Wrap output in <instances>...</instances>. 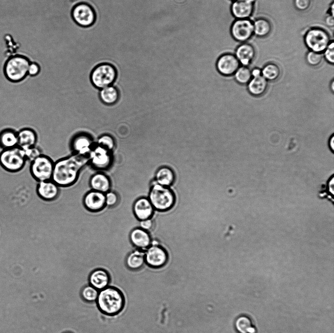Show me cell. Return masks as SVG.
<instances>
[{"label":"cell","instance_id":"7bdbcfd3","mask_svg":"<svg viewBox=\"0 0 334 333\" xmlns=\"http://www.w3.org/2000/svg\"><path fill=\"white\" fill-rule=\"evenodd\" d=\"M329 146L332 152L334 151V135H332L329 141Z\"/></svg>","mask_w":334,"mask_h":333},{"label":"cell","instance_id":"d590c367","mask_svg":"<svg viewBox=\"0 0 334 333\" xmlns=\"http://www.w3.org/2000/svg\"><path fill=\"white\" fill-rule=\"evenodd\" d=\"M23 151L26 161L29 163L42 154L40 148L35 146L23 150Z\"/></svg>","mask_w":334,"mask_h":333},{"label":"cell","instance_id":"ac0fdd59","mask_svg":"<svg viewBox=\"0 0 334 333\" xmlns=\"http://www.w3.org/2000/svg\"><path fill=\"white\" fill-rule=\"evenodd\" d=\"M154 209L150 200L145 197L138 199L133 205L134 214L140 221L150 219L153 215Z\"/></svg>","mask_w":334,"mask_h":333},{"label":"cell","instance_id":"4316f807","mask_svg":"<svg viewBox=\"0 0 334 333\" xmlns=\"http://www.w3.org/2000/svg\"><path fill=\"white\" fill-rule=\"evenodd\" d=\"M234 326L238 333H256L257 329L248 316L242 314L237 317Z\"/></svg>","mask_w":334,"mask_h":333},{"label":"cell","instance_id":"484cf974","mask_svg":"<svg viewBox=\"0 0 334 333\" xmlns=\"http://www.w3.org/2000/svg\"><path fill=\"white\" fill-rule=\"evenodd\" d=\"M99 98L101 102L107 105L115 104L119 99V92L113 85L100 89Z\"/></svg>","mask_w":334,"mask_h":333},{"label":"cell","instance_id":"d4e9b609","mask_svg":"<svg viewBox=\"0 0 334 333\" xmlns=\"http://www.w3.org/2000/svg\"><path fill=\"white\" fill-rule=\"evenodd\" d=\"M268 87V81L262 74L252 77L248 83L247 89L249 92L254 96L263 95Z\"/></svg>","mask_w":334,"mask_h":333},{"label":"cell","instance_id":"7402d4cb","mask_svg":"<svg viewBox=\"0 0 334 333\" xmlns=\"http://www.w3.org/2000/svg\"><path fill=\"white\" fill-rule=\"evenodd\" d=\"M130 239L134 246L142 250L147 249L151 244L150 234L141 228H135L131 231Z\"/></svg>","mask_w":334,"mask_h":333},{"label":"cell","instance_id":"bcb514c9","mask_svg":"<svg viewBox=\"0 0 334 333\" xmlns=\"http://www.w3.org/2000/svg\"><path fill=\"white\" fill-rule=\"evenodd\" d=\"M330 86H331L330 88H331V90L332 91V92H334V81L333 80H332V81L331 82V83H330Z\"/></svg>","mask_w":334,"mask_h":333},{"label":"cell","instance_id":"cb8c5ba5","mask_svg":"<svg viewBox=\"0 0 334 333\" xmlns=\"http://www.w3.org/2000/svg\"><path fill=\"white\" fill-rule=\"evenodd\" d=\"M18 131L7 128L0 131V147L2 149L18 146Z\"/></svg>","mask_w":334,"mask_h":333},{"label":"cell","instance_id":"f1b7e54d","mask_svg":"<svg viewBox=\"0 0 334 333\" xmlns=\"http://www.w3.org/2000/svg\"><path fill=\"white\" fill-rule=\"evenodd\" d=\"M145 261V252L140 250H135L128 255L126 264L130 270L136 271L142 268Z\"/></svg>","mask_w":334,"mask_h":333},{"label":"cell","instance_id":"6da1fadb","mask_svg":"<svg viewBox=\"0 0 334 333\" xmlns=\"http://www.w3.org/2000/svg\"><path fill=\"white\" fill-rule=\"evenodd\" d=\"M89 163V154L73 153L54 163L51 180L59 187H68L74 184L80 171Z\"/></svg>","mask_w":334,"mask_h":333},{"label":"cell","instance_id":"74e56055","mask_svg":"<svg viewBox=\"0 0 334 333\" xmlns=\"http://www.w3.org/2000/svg\"><path fill=\"white\" fill-rule=\"evenodd\" d=\"M106 205L108 207L115 206L118 202V196L113 192L109 191L105 193Z\"/></svg>","mask_w":334,"mask_h":333},{"label":"cell","instance_id":"8d00e7d4","mask_svg":"<svg viewBox=\"0 0 334 333\" xmlns=\"http://www.w3.org/2000/svg\"><path fill=\"white\" fill-rule=\"evenodd\" d=\"M323 53L327 62L333 64L334 63V42L333 41L330 42Z\"/></svg>","mask_w":334,"mask_h":333},{"label":"cell","instance_id":"9c48e42d","mask_svg":"<svg viewBox=\"0 0 334 333\" xmlns=\"http://www.w3.org/2000/svg\"><path fill=\"white\" fill-rule=\"evenodd\" d=\"M113 157L112 152L97 145L96 143L89 153V163L95 170L104 171L111 166Z\"/></svg>","mask_w":334,"mask_h":333},{"label":"cell","instance_id":"ffe728a7","mask_svg":"<svg viewBox=\"0 0 334 333\" xmlns=\"http://www.w3.org/2000/svg\"><path fill=\"white\" fill-rule=\"evenodd\" d=\"M18 145L23 150L35 146L37 135L32 128L25 127L18 131Z\"/></svg>","mask_w":334,"mask_h":333},{"label":"cell","instance_id":"8fae6325","mask_svg":"<svg viewBox=\"0 0 334 333\" xmlns=\"http://www.w3.org/2000/svg\"><path fill=\"white\" fill-rule=\"evenodd\" d=\"M72 16L74 21L83 27L91 25L95 19L93 9L89 5L85 3L75 5L72 11Z\"/></svg>","mask_w":334,"mask_h":333},{"label":"cell","instance_id":"7a4b0ae2","mask_svg":"<svg viewBox=\"0 0 334 333\" xmlns=\"http://www.w3.org/2000/svg\"><path fill=\"white\" fill-rule=\"evenodd\" d=\"M99 311L108 316H114L119 313L124 309L125 304L124 296L117 288L108 286L99 291L96 301Z\"/></svg>","mask_w":334,"mask_h":333},{"label":"cell","instance_id":"9a60e30c","mask_svg":"<svg viewBox=\"0 0 334 333\" xmlns=\"http://www.w3.org/2000/svg\"><path fill=\"white\" fill-rule=\"evenodd\" d=\"M86 208L91 212H98L105 207V193L91 190L87 193L83 199Z\"/></svg>","mask_w":334,"mask_h":333},{"label":"cell","instance_id":"60d3db41","mask_svg":"<svg viewBox=\"0 0 334 333\" xmlns=\"http://www.w3.org/2000/svg\"><path fill=\"white\" fill-rule=\"evenodd\" d=\"M153 222L151 219L141 220L140 222V226L141 229L146 230H150L153 227Z\"/></svg>","mask_w":334,"mask_h":333},{"label":"cell","instance_id":"8992f818","mask_svg":"<svg viewBox=\"0 0 334 333\" xmlns=\"http://www.w3.org/2000/svg\"><path fill=\"white\" fill-rule=\"evenodd\" d=\"M27 162L23 150L19 146L2 149L0 152V165L8 171H20Z\"/></svg>","mask_w":334,"mask_h":333},{"label":"cell","instance_id":"277c9868","mask_svg":"<svg viewBox=\"0 0 334 333\" xmlns=\"http://www.w3.org/2000/svg\"><path fill=\"white\" fill-rule=\"evenodd\" d=\"M30 62L25 57L17 56L10 58L6 62L3 69L5 79L16 83L23 81L28 75Z\"/></svg>","mask_w":334,"mask_h":333},{"label":"cell","instance_id":"2e32d148","mask_svg":"<svg viewBox=\"0 0 334 333\" xmlns=\"http://www.w3.org/2000/svg\"><path fill=\"white\" fill-rule=\"evenodd\" d=\"M255 0H235L232 3L231 11L237 19H248L252 14Z\"/></svg>","mask_w":334,"mask_h":333},{"label":"cell","instance_id":"836d02e7","mask_svg":"<svg viewBox=\"0 0 334 333\" xmlns=\"http://www.w3.org/2000/svg\"><path fill=\"white\" fill-rule=\"evenodd\" d=\"M96 143L111 152L113 151L116 146L114 138L108 134H104L100 136Z\"/></svg>","mask_w":334,"mask_h":333},{"label":"cell","instance_id":"44dd1931","mask_svg":"<svg viewBox=\"0 0 334 333\" xmlns=\"http://www.w3.org/2000/svg\"><path fill=\"white\" fill-rule=\"evenodd\" d=\"M255 54V49L251 44L244 43L237 48L235 56L240 63L248 66L254 59Z\"/></svg>","mask_w":334,"mask_h":333},{"label":"cell","instance_id":"3957f363","mask_svg":"<svg viewBox=\"0 0 334 333\" xmlns=\"http://www.w3.org/2000/svg\"><path fill=\"white\" fill-rule=\"evenodd\" d=\"M149 198L154 208L161 211L171 208L175 202V196L172 190L156 183L150 188Z\"/></svg>","mask_w":334,"mask_h":333},{"label":"cell","instance_id":"d6986e66","mask_svg":"<svg viewBox=\"0 0 334 333\" xmlns=\"http://www.w3.org/2000/svg\"><path fill=\"white\" fill-rule=\"evenodd\" d=\"M110 280L109 272L102 269L94 270L90 273L89 277V285L99 291L109 286Z\"/></svg>","mask_w":334,"mask_h":333},{"label":"cell","instance_id":"d6a6232c","mask_svg":"<svg viewBox=\"0 0 334 333\" xmlns=\"http://www.w3.org/2000/svg\"><path fill=\"white\" fill-rule=\"evenodd\" d=\"M98 293L99 291L90 285L84 287L81 292L83 299L89 303L96 302Z\"/></svg>","mask_w":334,"mask_h":333},{"label":"cell","instance_id":"b9f144b4","mask_svg":"<svg viewBox=\"0 0 334 333\" xmlns=\"http://www.w3.org/2000/svg\"><path fill=\"white\" fill-rule=\"evenodd\" d=\"M326 24L330 26L333 27L334 25V16L329 15L325 19Z\"/></svg>","mask_w":334,"mask_h":333},{"label":"cell","instance_id":"5b68a950","mask_svg":"<svg viewBox=\"0 0 334 333\" xmlns=\"http://www.w3.org/2000/svg\"><path fill=\"white\" fill-rule=\"evenodd\" d=\"M89 76L92 84L100 90L113 85L118 77V72L112 65L103 63L95 66Z\"/></svg>","mask_w":334,"mask_h":333},{"label":"cell","instance_id":"52a82bcc","mask_svg":"<svg viewBox=\"0 0 334 333\" xmlns=\"http://www.w3.org/2000/svg\"><path fill=\"white\" fill-rule=\"evenodd\" d=\"M54 163L47 156L41 154L29 164V171L32 177L37 182L51 180Z\"/></svg>","mask_w":334,"mask_h":333},{"label":"cell","instance_id":"f546056e","mask_svg":"<svg viewBox=\"0 0 334 333\" xmlns=\"http://www.w3.org/2000/svg\"><path fill=\"white\" fill-rule=\"evenodd\" d=\"M253 33L259 37H265L270 33L271 25L270 22L264 18L256 19L253 22Z\"/></svg>","mask_w":334,"mask_h":333},{"label":"cell","instance_id":"7c38bea8","mask_svg":"<svg viewBox=\"0 0 334 333\" xmlns=\"http://www.w3.org/2000/svg\"><path fill=\"white\" fill-rule=\"evenodd\" d=\"M168 254L165 250L158 245H152L145 252V260L147 264L153 268H160L167 262Z\"/></svg>","mask_w":334,"mask_h":333},{"label":"cell","instance_id":"4dcf8cb0","mask_svg":"<svg viewBox=\"0 0 334 333\" xmlns=\"http://www.w3.org/2000/svg\"><path fill=\"white\" fill-rule=\"evenodd\" d=\"M262 75L269 81L277 80L281 75L279 66L274 63H268L261 70Z\"/></svg>","mask_w":334,"mask_h":333},{"label":"cell","instance_id":"ee69618b","mask_svg":"<svg viewBox=\"0 0 334 333\" xmlns=\"http://www.w3.org/2000/svg\"><path fill=\"white\" fill-rule=\"evenodd\" d=\"M252 77L257 76L262 74L261 70L258 68H255L251 70Z\"/></svg>","mask_w":334,"mask_h":333},{"label":"cell","instance_id":"1f68e13d","mask_svg":"<svg viewBox=\"0 0 334 333\" xmlns=\"http://www.w3.org/2000/svg\"><path fill=\"white\" fill-rule=\"evenodd\" d=\"M236 81L240 84L248 83L252 78L251 70L247 66H240L234 74Z\"/></svg>","mask_w":334,"mask_h":333},{"label":"cell","instance_id":"30bf717a","mask_svg":"<svg viewBox=\"0 0 334 333\" xmlns=\"http://www.w3.org/2000/svg\"><path fill=\"white\" fill-rule=\"evenodd\" d=\"M231 33L237 41L245 42L254 34L253 22L248 19H237L231 25Z\"/></svg>","mask_w":334,"mask_h":333},{"label":"cell","instance_id":"ba28073f","mask_svg":"<svg viewBox=\"0 0 334 333\" xmlns=\"http://www.w3.org/2000/svg\"><path fill=\"white\" fill-rule=\"evenodd\" d=\"M304 41L310 51L322 53L331 42L327 31L320 28L309 30L304 37Z\"/></svg>","mask_w":334,"mask_h":333},{"label":"cell","instance_id":"4fadbf2b","mask_svg":"<svg viewBox=\"0 0 334 333\" xmlns=\"http://www.w3.org/2000/svg\"><path fill=\"white\" fill-rule=\"evenodd\" d=\"M240 62L234 55L226 53L218 59L216 67L222 75L230 76L235 74L240 67Z\"/></svg>","mask_w":334,"mask_h":333},{"label":"cell","instance_id":"e0dca14e","mask_svg":"<svg viewBox=\"0 0 334 333\" xmlns=\"http://www.w3.org/2000/svg\"><path fill=\"white\" fill-rule=\"evenodd\" d=\"M59 186L52 180L38 183L36 187L37 195L45 201L55 200L59 193Z\"/></svg>","mask_w":334,"mask_h":333},{"label":"cell","instance_id":"603a6c76","mask_svg":"<svg viewBox=\"0 0 334 333\" xmlns=\"http://www.w3.org/2000/svg\"><path fill=\"white\" fill-rule=\"evenodd\" d=\"M89 185L91 190L104 193L109 191L111 187L110 179L102 172H97L93 174L90 179Z\"/></svg>","mask_w":334,"mask_h":333},{"label":"cell","instance_id":"f6af8a7d","mask_svg":"<svg viewBox=\"0 0 334 333\" xmlns=\"http://www.w3.org/2000/svg\"><path fill=\"white\" fill-rule=\"evenodd\" d=\"M330 14L331 16H334V2L332 3L331 7L330 8Z\"/></svg>","mask_w":334,"mask_h":333},{"label":"cell","instance_id":"5bb4252c","mask_svg":"<svg viewBox=\"0 0 334 333\" xmlns=\"http://www.w3.org/2000/svg\"><path fill=\"white\" fill-rule=\"evenodd\" d=\"M95 144L93 139L86 133L76 134L71 141V148L73 153L89 154Z\"/></svg>","mask_w":334,"mask_h":333},{"label":"cell","instance_id":"f35d334b","mask_svg":"<svg viewBox=\"0 0 334 333\" xmlns=\"http://www.w3.org/2000/svg\"><path fill=\"white\" fill-rule=\"evenodd\" d=\"M311 2V0H294V5L298 10L305 11L309 8Z\"/></svg>","mask_w":334,"mask_h":333},{"label":"cell","instance_id":"83f0119b","mask_svg":"<svg viewBox=\"0 0 334 333\" xmlns=\"http://www.w3.org/2000/svg\"><path fill=\"white\" fill-rule=\"evenodd\" d=\"M175 178L173 170L169 167L163 166L159 168L155 175L156 182L163 186H171Z\"/></svg>","mask_w":334,"mask_h":333},{"label":"cell","instance_id":"7dc6e473","mask_svg":"<svg viewBox=\"0 0 334 333\" xmlns=\"http://www.w3.org/2000/svg\"><path fill=\"white\" fill-rule=\"evenodd\" d=\"M71 333V332H65V333Z\"/></svg>","mask_w":334,"mask_h":333},{"label":"cell","instance_id":"e575fe53","mask_svg":"<svg viewBox=\"0 0 334 333\" xmlns=\"http://www.w3.org/2000/svg\"><path fill=\"white\" fill-rule=\"evenodd\" d=\"M322 58V53L310 51L306 55V59L309 65L312 66H316L320 64Z\"/></svg>","mask_w":334,"mask_h":333},{"label":"cell","instance_id":"ab89813d","mask_svg":"<svg viewBox=\"0 0 334 333\" xmlns=\"http://www.w3.org/2000/svg\"><path fill=\"white\" fill-rule=\"evenodd\" d=\"M40 72L39 65L35 62H31L28 69V76L30 77L37 76Z\"/></svg>","mask_w":334,"mask_h":333}]
</instances>
